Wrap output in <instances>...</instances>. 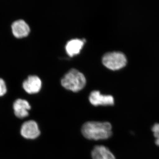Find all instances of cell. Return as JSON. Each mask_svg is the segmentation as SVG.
Instances as JSON below:
<instances>
[{"label": "cell", "instance_id": "3957f363", "mask_svg": "<svg viewBox=\"0 0 159 159\" xmlns=\"http://www.w3.org/2000/svg\"><path fill=\"white\" fill-rule=\"evenodd\" d=\"M102 62L105 66L112 70H119L126 65L127 59L122 52H109L103 55Z\"/></svg>", "mask_w": 159, "mask_h": 159}, {"label": "cell", "instance_id": "30bf717a", "mask_svg": "<svg viewBox=\"0 0 159 159\" xmlns=\"http://www.w3.org/2000/svg\"><path fill=\"white\" fill-rule=\"evenodd\" d=\"M85 42V40L80 39H73L68 42L66 46L67 53L70 57L79 54Z\"/></svg>", "mask_w": 159, "mask_h": 159}, {"label": "cell", "instance_id": "277c9868", "mask_svg": "<svg viewBox=\"0 0 159 159\" xmlns=\"http://www.w3.org/2000/svg\"><path fill=\"white\" fill-rule=\"evenodd\" d=\"M20 134L24 139L33 140L37 139L40 134V131L37 122L30 120L23 123L20 129Z\"/></svg>", "mask_w": 159, "mask_h": 159}, {"label": "cell", "instance_id": "52a82bcc", "mask_svg": "<svg viewBox=\"0 0 159 159\" xmlns=\"http://www.w3.org/2000/svg\"><path fill=\"white\" fill-rule=\"evenodd\" d=\"M42 81L36 76H30L23 83V88L26 93L29 94H36L40 90Z\"/></svg>", "mask_w": 159, "mask_h": 159}, {"label": "cell", "instance_id": "8fae6325", "mask_svg": "<svg viewBox=\"0 0 159 159\" xmlns=\"http://www.w3.org/2000/svg\"><path fill=\"white\" fill-rule=\"evenodd\" d=\"M152 131L153 133V136L155 139V144L157 146H159V123H156L154 124L152 128Z\"/></svg>", "mask_w": 159, "mask_h": 159}, {"label": "cell", "instance_id": "5b68a950", "mask_svg": "<svg viewBox=\"0 0 159 159\" xmlns=\"http://www.w3.org/2000/svg\"><path fill=\"white\" fill-rule=\"evenodd\" d=\"M89 100L92 105L98 106H112L115 103L114 97L111 95H102L98 91L91 92Z\"/></svg>", "mask_w": 159, "mask_h": 159}, {"label": "cell", "instance_id": "7c38bea8", "mask_svg": "<svg viewBox=\"0 0 159 159\" xmlns=\"http://www.w3.org/2000/svg\"><path fill=\"white\" fill-rule=\"evenodd\" d=\"M7 92V88L4 80L0 78V97L6 95Z\"/></svg>", "mask_w": 159, "mask_h": 159}, {"label": "cell", "instance_id": "9c48e42d", "mask_svg": "<svg viewBox=\"0 0 159 159\" xmlns=\"http://www.w3.org/2000/svg\"><path fill=\"white\" fill-rule=\"evenodd\" d=\"M93 159H116L112 152L103 145H96L92 152Z\"/></svg>", "mask_w": 159, "mask_h": 159}, {"label": "cell", "instance_id": "ba28073f", "mask_svg": "<svg viewBox=\"0 0 159 159\" xmlns=\"http://www.w3.org/2000/svg\"><path fill=\"white\" fill-rule=\"evenodd\" d=\"M11 28L13 35L18 39L27 37L30 32L29 25L23 20L14 21L11 25Z\"/></svg>", "mask_w": 159, "mask_h": 159}, {"label": "cell", "instance_id": "8992f818", "mask_svg": "<svg viewBox=\"0 0 159 159\" xmlns=\"http://www.w3.org/2000/svg\"><path fill=\"white\" fill-rule=\"evenodd\" d=\"M12 108L15 116L18 119H23L29 116L31 106L25 99H18L13 102Z\"/></svg>", "mask_w": 159, "mask_h": 159}, {"label": "cell", "instance_id": "7a4b0ae2", "mask_svg": "<svg viewBox=\"0 0 159 159\" xmlns=\"http://www.w3.org/2000/svg\"><path fill=\"white\" fill-rule=\"evenodd\" d=\"M86 82L84 75L75 69L69 70L61 80V85L64 88L74 92L82 89L85 86Z\"/></svg>", "mask_w": 159, "mask_h": 159}, {"label": "cell", "instance_id": "6da1fadb", "mask_svg": "<svg viewBox=\"0 0 159 159\" xmlns=\"http://www.w3.org/2000/svg\"><path fill=\"white\" fill-rule=\"evenodd\" d=\"M81 132L89 140H105L112 134V125L108 122H88L83 125Z\"/></svg>", "mask_w": 159, "mask_h": 159}]
</instances>
